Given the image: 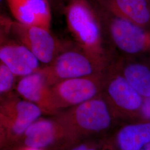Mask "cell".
<instances>
[{"label": "cell", "instance_id": "5bb4252c", "mask_svg": "<svg viewBox=\"0 0 150 150\" xmlns=\"http://www.w3.org/2000/svg\"><path fill=\"white\" fill-rule=\"evenodd\" d=\"M107 10L141 27L150 28V5L149 0H108Z\"/></svg>", "mask_w": 150, "mask_h": 150}, {"label": "cell", "instance_id": "44dd1931", "mask_svg": "<svg viewBox=\"0 0 150 150\" xmlns=\"http://www.w3.org/2000/svg\"><path fill=\"white\" fill-rule=\"evenodd\" d=\"M5 2H6V0H0V16L5 15L4 13V9Z\"/></svg>", "mask_w": 150, "mask_h": 150}, {"label": "cell", "instance_id": "d4e9b609", "mask_svg": "<svg viewBox=\"0 0 150 150\" xmlns=\"http://www.w3.org/2000/svg\"><path fill=\"white\" fill-rule=\"evenodd\" d=\"M149 2H150V1H149Z\"/></svg>", "mask_w": 150, "mask_h": 150}, {"label": "cell", "instance_id": "7a4b0ae2", "mask_svg": "<svg viewBox=\"0 0 150 150\" xmlns=\"http://www.w3.org/2000/svg\"><path fill=\"white\" fill-rule=\"evenodd\" d=\"M107 64L105 55L93 53L79 45L65 44L51 64L38 71L51 86L61 81L102 74L107 70Z\"/></svg>", "mask_w": 150, "mask_h": 150}, {"label": "cell", "instance_id": "484cf974", "mask_svg": "<svg viewBox=\"0 0 150 150\" xmlns=\"http://www.w3.org/2000/svg\"><path fill=\"white\" fill-rule=\"evenodd\" d=\"M149 1H150V0H149Z\"/></svg>", "mask_w": 150, "mask_h": 150}, {"label": "cell", "instance_id": "e0dca14e", "mask_svg": "<svg viewBox=\"0 0 150 150\" xmlns=\"http://www.w3.org/2000/svg\"><path fill=\"white\" fill-rule=\"evenodd\" d=\"M13 21L6 15L0 16V46L9 40Z\"/></svg>", "mask_w": 150, "mask_h": 150}, {"label": "cell", "instance_id": "603a6c76", "mask_svg": "<svg viewBox=\"0 0 150 150\" xmlns=\"http://www.w3.org/2000/svg\"><path fill=\"white\" fill-rule=\"evenodd\" d=\"M139 150H150V143L147 145H145L144 147H143Z\"/></svg>", "mask_w": 150, "mask_h": 150}, {"label": "cell", "instance_id": "7402d4cb", "mask_svg": "<svg viewBox=\"0 0 150 150\" xmlns=\"http://www.w3.org/2000/svg\"><path fill=\"white\" fill-rule=\"evenodd\" d=\"M17 150H42L41 149H35V148H32V147H21L20 149H17Z\"/></svg>", "mask_w": 150, "mask_h": 150}, {"label": "cell", "instance_id": "277c9868", "mask_svg": "<svg viewBox=\"0 0 150 150\" xmlns=\"http://www.w3.org/2000/svg\"><path fill=\"white\" fill-rule=\"evenodd\" d=\"M102 95L115 118L140 117L144 98L113 66L106 71Z\"/></svg>", "mask_w": 150, "mask_h": 150}, {"label": "cell", "instance_id": "2e32d148", "mask_svg": "<svg viewBox=\"0 0 150 150\" xmlns=\"http://www.w3.org/2000/svg\"><path fill=\"white\" fill-rule=\"evenodd\" d=\"M16 77L8 68L0 61V95H5L12 92L15 87Z\"/></svg>", "mask_w": 150, "mask_h": 150}, {"label": "cell", "instance_id": "6da1fadb", "mask_svg": "<svg viewBox=\"0 0 150 150\" xmlns=\"http://www.w3.org/2000/svg\"><path fill=\"white\" fill-rule=\"evenodd\" d=\"M55 116L66 129L72 144L106 132L111 128L116 118L102 94L63 110Z\"/></svg>", "mask_w": 150, "mask_h": 150}, {"label": "cell", "instance_id": "4fadbf2b", "mask_svg": "<svg viewBox=\"0 0 150 150\" xmlns=\"http://www.w3.org/2000/svg\"><path fill=\"white\" fill-rule=\"evenodd\" d=\"M113 66L142 96L150 97V57H129Z\"/></svg>", "mask_w": 150, "mask_h": 150}, {"label": "cell", "instance_id": "52a82bcc", "mask_svg": "<svg viewBox=\"0 0 150 150\" xmlns=\"http://www.w3.org/2000/svg\"><path fill=\"white\" fill-rule=\"evenodd\" d=\"M106 71L61 81L51 86L54 101L59 112L101 95Z\"/></svg>", "mask_w": 150, "mask_h": 150}, {"label": "cell", "instance_id": "9c48e42d", "mask_svg": "<svg viewBox=\"0 0 150 150\" xmlns=\"http://www.w3.org/2000/svg\"><path fill=\"white\" fill-rule=\"evenodd\" d=\"M61 142L72 144L62 123L56 117H40L28 126L18 143L21 147L44 150Z\"/></svg>", "mask_w": 150, "mask_h": 150}, {"label": "cell", "instance_id": "8992f818", "mask_svg": "<svg viewBox=\"0 0 150 150\" xmlns=\"http://www.w3.org/2000/svg\"><path fill=\"white\" fill-rule=\"evenodd\" d=\"M109 12L107 31L113 45L129 58L150 57V28L139 26Z\"/></svg>", "mask_w": 150, "mask_h": 150}, {"label": "cell", "instance_id": "d6986e66", "mask_svg": "<svg viewBox=\"0 0 150 150\" xmlns=\"http://www.w3.org/2000/svg\"><path fill=\"white\" fill-rule=\"evenodd\" d=\"M7 144H8V142L5 130L0 124V149Z\"/></svg>", "mask_w": 150, "mask_h": 150}, {"label": "cell", "instance_id": "cb8c5ba5", "mask_svg": "<svg viewBox=\"0 0 150 150\" xmlns=\"http://www.w3.org/2000/svg\"><path fill=\"white\" fill-rule=\"evenodd\" d=\"M1 97H2V96L0 95V100H1Z\"/></svg>", "mask_w": 150, "mask_h": 150}, {"label": "cell", "instance_id": "8fae6325", "mask_svg": "<svg viewBox=\"0 0 150 150\" xmlns=\"http://www.w3.org/2000/svg\"><path fill=\"white\" fill-rule=\"evenodd\" d=\"M15 21L50 29L52 15L48 0H6Z\"/></svg>", "mask_w": 150, "mask_h": 150}, {"label": "cell", "instance_id": "ac0fdd59", "mask_svg": "<svg viewBox=\"0 0 150 150\" xmlns=\"http://www.w3.org/2000/svg\"><path fill=\"white\" fill-rule=\"evenodd\" d=\"M140 117L146 121H150V97L144 98L141 110Z\"/></svg>", "mask_w": 150, "mask_h": 150}, {"label": "cell", "instance_id": "9a60e30c", "mask_svg": "<svg viewBox=\"0 0 150 150\" xmlns=\"http://www.w3.org/2000/svg\"><path fill=\"white\" fill-rule=\"evenodd\" d=\"M119 150H139L150 143V121L129 124L120 129L116 137Z\"/></svg>", "mask_w": 150, "mask_h": 150}, {"label": "cell", "instance_id": "ba28073f", "mask_svg": "<svg viewBox=\"0 0 150 150\" xmlns=\"http://www.w3.org/2000/svg\"><path fill=\"white\" fill-rule=\"evenodd\" d=\"M11 33L44 66L51 64L66 44L59 41L50 29L24 25L15 21L12 23Z\"/></svg>", "mask_w": 150, "mask_h": 150}, {"label": "cell", "instance_id": "3957f363", "mask_svg": "<svg viewBox=\"0 0 150 150\" xmlns=\"http://www.w3.org/2000/svg\"><path fill=\"white\" fill-rule=\"evenodd\" d=\"M65 12L67 26L78 45L93 53L105 55L101 25L86 0H70Z\"/></svg>", "mask_w": 150, "mask_h": 150}, {"label": "cell", "instance_id": "7c38bea8", "mask_svg": "<svg viewBox=\"0 0 150 150\" xmlns=\"http://www.w3.org/2000/svg\"><path fill=\"white\" fill-rule=\"evenodd\" d=\"M0 61L16 77L31 75L41 67L40 62L25 46L10 40L0 46Z\"/></svg>", "mask_w": 150, "mask_h": 150}, {"label": "cell", "instance_id": "ffe728a7", "mask_svg": "<svg viewBox=\"0 0 150 150\" xmlns=\"http://www.w3.org/2000/svg\"><path fill=\"white\" fill-rule=\"evenodd\" d=\"M89 145V142H85L81 143H77L68 150H87Z\"/></svg>", "mask_w": 150, "mask_h": 150}, {"label": "cell", "instance_id": "5b68a950", "mask_svg": "<svg viewBox=\"0 0 150 150\" xmlns=\"http://www.w3.org/2000/svg\"><path fill=\"white\" fill-rule=\"evenodd\" d=\"M43 113L35 104L12 92L1 97L0 124L5 130L8 144H17L28 126Z\"/></svg>", "mask_w": 150, "mask_h": 150}, {"label": "cell", "instance_id": "30bf717a", "mask_svg": "<svg viewBox=\"0 0 150 150\" xmlns=\"http://www.w3.org/2000/svg\"><path fill=\"white\" fill-rule=\"evenodd\" d=\"M15 88L20 96L36 105L43 114L56 115L59 112L54 101L51 86L39 72L21 77Z\"/></svg>", "mask_w": 150, "mask_h": 150}]
</instances>
